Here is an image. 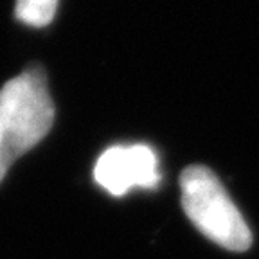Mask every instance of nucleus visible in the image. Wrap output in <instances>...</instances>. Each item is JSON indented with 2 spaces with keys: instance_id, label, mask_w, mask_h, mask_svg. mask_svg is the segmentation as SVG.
Here are the masks:
<instances>
[{
  "instance_id": "obj_1",
  "label": "nucleus",
  "mask_w": 259,
  "mask_h": 259,
  "mask_svg": "<svg viewBox=\"0 0 259 259\" xmlns=\"http://www.w3.org/2000/svg\"><path fill=\"white\" fill-rule=\"evenodd\" d=\"M54 122L45 72L27 69L0 89V182L16 158L32 150Z\"/></svg>"
},
{
  "instance_id": "obj_2",
  "label": "nucleus",
  "mask_w": 259,
  "mask_h": 259,
  "mask_svg": "<svg viewBox=\"0 0 259 259\" xmlns=\"http://www.w3.org/2000/svg\"><path fill=\"white\" fill-rule=\"evenodd\" d=\"M180 191L187 218L205 238L232 252H243L250 247V229L220 178L209 167H186L180 175Z\"/></svg>"
},
{
  "instance_id": "obj_3",
  "label": "nucleus",
  "mask_w": 259,
  "mask_h": 259,
  "mask_svg": "<svg viewBox=\"0 0 259 259\" xmlns=\"http://www.w3.org/2000/svg\"><path fill=\"white\" fill-rule=\"evenodd\" d=\"M96 182L113 196H122L134 187L153 189L160 182L158 157L150 146H113L97 158Z\"/></svg>"
},
{
  "instance_id": "obj_4",
  "label": "nucleus",
  "mask_w": 259,
  "mask_h": 259,
  "mask_svg": "<svg viewBox=\"0 0 259 259\" xmlns=\"http://www.w3.org/2000/svg\"><path fill=\"white\" fill-rule=\"evenodd\" d=\"M58 0H18L15 15L16 18L31 27H45L56 15Z\"/></svg>"
}]
</instances>
